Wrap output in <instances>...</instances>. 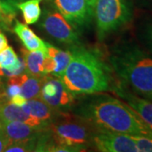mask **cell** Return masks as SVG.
Listing matches in <instances>:
<instances>
[{
    "instance_id": "obj_1",
    "label": "cell",
    "mask_w": 152,
    "mask_h": 152,
    "mask_svg": "<svg viewBox=\"0 0 152 152\" xmlns=\"http://www.w3.org/2000/svg\"><path fill=\"white\" fill-rule=\"evenodd\" d=\"M75 115L96 129L152 137V130L135 112L112 96H99L85 101L76 107Z\"/></svg>"
},
{
    "instance_id": "obj_2",
    "label": "cell",
    "mask_w": 152,
    "mask_h": 152,
    "mask_svg": "<svg viewBox=\"0 0 152 152\" xmlns=\"http://www.w3.org/2000/svg\"><path fill=\"white\" fill-rule=\"evenodd\" d=\"M71 53L70 62L59 78L71 92L96 94L111 90L110 70L97 54L83 48Z\"/></svg>"
},
{
    "instance_id": "obj_3",
    "label": "cell",
    "mask_w": 152,
    "mask_h": 152,
    "mask_svg": "<svg viewBox=\"0 0 152 152\" xmlns=\"http://www.w3.org/2000/svg\"><path fill=\"white\" fill-rule=\"evenodd\" d=\"M113 69L134 92L152 101V57L137 46L117 49L110 58Z\"/></svg>"
},
{
    "instance_id": "obj_4",
    "label": "cell",
    "mask_w": 152,
    "mask_h": 152,
    "mask_svg": "<svg viewBox=\"0 0 152 152\" xmlns=\"http://www.w3.org/2000/svg\"><path fill=\"white\" fill-rule=\"evenodd\" d=\"M46 129L52 146L60 145L72 151H80L91 144L96 129L76 115L59 112Z\"/></svg>"
},
{
    "instance_id": "obj_5",
    "label": "cell",
    "mask_w": 152,
    "mask_h": 152,
    "mask_svg": "<svg viewBox=\"0 0 152 152\" xmlns=\"http://www.w3.org/2000/svg\"><path fill=\"white\" fill-rule=\"evenodd\" d=\"M131 15L127 0H95L94 17L100 39L125 26Z\"/></svg>"
},
{
    "instance_id": "obj_6",
    "label": "cell",
    "mask_w": 152,
    "mask_h": 152,
    "mask_svg": "<svg viewBox=\"0 0 152 152\" xmlns=\"http://www.w3.org/2000/svg\"><path fill=\"white\" fill-rule=\"evenodd\" d=\"M53 3L75 29L86 27L92 21L95 0H53Z\"/></svg>"
},
{
    "instance_id": "obj_7",
    "label": "cell",
    "mask_w": 152,
    "mask_h": 152,
    "mask_svg": "<svg viewBox=\"0 0 152 152\" xmlns=\"http://www.w3.org/2000/svg\"><path fill=\"white\" fill-rule=\"evenodd\" d=\"M41 26L51 37L62 43L75 45L79 42L76 29L58 10L44 11Z\"/></svg>"
},
{
    "instance_id": "obj_8",
    "label": "cell",
    "mask_w": 152,
    "mask_h": 152,
    "mask_svg": "<svg viewBox=\"0 0 152 152\" xmlns=\"http://www.w3.org/2000/svg\"><path fill=\"white\" fill-rule=\"evenodd\" d=\"M91 145L98 151L139 152L129 134L105 129H95Z\"/></svg>"
},
{
    "instance_id": "obj_9",
    "label": "cell",
    "mask_w": 152,
    "mask_h": 152,
    "mask_svg": "<svg viewBox=\"0 0 152 152\" xmlns=\"http://www.w3.org/2000/svg\"><path fill=\"white\" fill-rule=\"evenodd\" d=\"M113 88V92L122 98L152 130V101L136 96L123 86H116Z\"/></svg>"
},
{
    "instance_id": "obj_10",
    "label": "cell",
    "mask_w": 152,
    "mask_h": 152,
    "mask_svg": "<svg viewBox=\"0 0 152 152\" xmlns=\"http://www.w3.org/2000/svg\"><path fill=\"white\" fill-rule=\"evenodd\" d=\"M1 131L10 141H20L39 136L47 126H31L23 122H1Z\"/></svg>"
},
{
    "instance_id": "obj_11",
    "label": "cell",
    "mask_w": 152,
    "mask_h": 152,
    "mask_svg": "<svg viewBox=\"0 0 152 152\" xmlns=\"http://www.w3.org/2000/svg\"><path fill=\"white\" fill-rule=\"evenodd\" d=\"M0 121L1 122H23L31 126H48L40 120L26 113L21 107L12 103L4 97L0 99Z\"/></svg>"
},
{
    "instance_id": "obj_12",
    "label": "cell",
    "mask_w": 152,
    "mask_h": 152,
    "mask_svg": "<svg viewBox=\"0 0 152 152\" xmlns=\"http://www.w3.org/2000/svg\"><path fill=\"white\" fill-rule=\"evenodd\" d=\"M26 72L23 58H20L11 47L0 51V76L12 77Z\"/></svg>"
},
{
    "instance_id": "obj_13",
    "label": "cell",
    "mask_w": 152,
    "mask_h": 152,
    "mask_svg": "<svg viewBox=\"0 0 152 152\" xmlns=\"http://www.w3.org/2000/svg\"><path fill=\"white\" fill-rule=\"evenodd\" d=\"M74 95L75 94L71 92L58 78L54 93L51 96H47L42 99L55 110L58 112H64L65 109L70 108L75 102Z\"/></svg>"
},
{
    "instance_id": "obj_14",
    "label": "cell",
    "mask_w": 152,
    "mask_h": 152,
    "mask_svg": "<svg viewBox=\"0 0 152 152\" xmlns=\"http://www.w3.org/2000/svg\"><path fill=\"white\" fill-rule=\"evenodd\" d=\"M21 53L26 65V73L37 77L46 75L44 74V61L47 56V51H29L26 48H22Z\"/></svg>"
},
{
    "instance_id": "obj_15",
    "label": "cell",
    "mask_w": 152,
    "mask_h": 152,
    "mask_svg": "<svg viewBox=\"0 0 152 152\" xmlns=\"http://www.w3.org/2000/svg\"><path fill=\"white\" fill-rule=\"evenodd\" d=\"M14 31L22 42L24 47L29 51L45 50L47 51V43L37 37L28 26L15 20Z\"/></svg>"
},
{
    "instance_id": "obj_16",
    "label": "cell",
    "mask_w": 152,
    "mask_h": 152,
    "mask_svg": "<svg viewBox=\"0 0 152 152\" xmlns=\"http://www.w3.org/2000/svg\"><path fill=\"white\" fill-rule=\"evenodd\" d=\"M26 103L30 114L45 125H48L59 113L46 103L41 97L29 99L26 101Z\"/></svg>"
},
{
    "instance_id": "obj_17",
    "label": "cell",
    "mask_w": 152,
    "mask_h": 152,
    "mask_svg": "<svg viewBox=\"0 0 152 152\" xmlns=\"http://www.w3.org/2000/svg\"><path fill=\"white\" fill-rule=\"evenodd\" d=\"M20 78L21 95L24 97L26 100H29V99L40 96L43 76L42 77L32 76L25 72L20 75Z\"/></svg>"
},
{
    "instance_id": "obj_18",
    "label": "cell",
    "mask_w": 152,
    "mask_h": 152,
    "mask_svg": "<svg viewBox=\"0 0 152 152\" xmlns=\"http://www.w3.org/2000/svg\"><path fill=\"white\" fill-rule=\"evenodd\" d=\"M42 1V0H25L16 4V8L22 12L26 25L35 24L40 20L42 15L40 4Z\"/></svg>"
},
{
    "instance_id": "obj_19",
    "label": "cell",
    "mask_w": 152,
    "mask_h": 152,
    "mask_svg": "<svg viewBox=\"0 0 152 152\" xmlns=\"http://www.w3.org/2000/svg\"><path fill=\"white\" fill-rule=\"evenodd\" d=\"M47 54L53 58L57 63V68L54 72L51 75L60 78V76L64 72L67 66L70 62L72 58L71 51H64L55 48L51 44L47 43Z\"/></svg>"
},
{
    "instance_id": "obj_20",
    "label": "cell",
    "mask_w": 152,
    "mask_h": 152,
    "mask_svg": "<svg viewBox=\"0 0 152 152\" xmlns=\"http://www.w3.org/2000/svg\"><path fill=\"white\" fill-rule=\"evenodd\" d=\"M16 6L8 0H0V28L9 29L16 15Z\"/></svg>"
},
{
    "instance_id": "obj_21",
    "label": "cell",
    "mask_w": 152,
    "mask_h": 152,
    "mask_svg": "<svg viewBox=\"0 0 152 152\" xmlns=\"http://www.w3.org/2000/svg\"><path fill=\"white\" fill-rule=\"evenodd\" d=\"M134 140L139 152H152V137L130 135Z\"/></svg>"
},
{
    "instance_id": "obj_22",
    "label": "cell",
    "mask_w": 152,
    "mask_h": 152,
    "mask_svg": "<svg viewBox=\"0 0 152 152\" xmlns=\"http://www.w3.org/2000/svg\"><path fill=\"white\" fill-rule=\"evenodd\" d=\"M145 39L150 50L152 52V20L145 28Z\"/></svg>"
},
{
    "instance_id": "obj_23",
    "label": "cell",
    "mask_w": 152,
    "mask_h": 152,
    "mask_svg": "<svg viewBox=\"0 0 152 152\" xmlns=\"http://www.w3.org/2000/svg\"><path fill=\"white\" fill-rule=\"evenodd\" d=\"M10 140L0 130V152L4 151L7 146L10 145Z\"/></svg>"
},
{
    "instance_id": "obj_24",
    "label": "cell",
    "mask_w": 152,
    "mask_h": 152,
    "mask_svg": "<svg viewBox=\"0 0 152 152\" xmlns=\"http://www.w3.org/2000/svg\"><path fill=\"white\" fill-rule=\"evenodd\" d=\"M8 46H9L8 45V39L4 33L0 31V51L6 48Z\"/></svg>"
},
{
    "instance_id": "obj_25",
    "label": "cell",
    "mask_w": 152,
    "mask_h": 152,
    "mask_svg": "<svg viewBox=\"0 0 152 152\" xmlns=\"http://www.w3.org/2000/svg\"><path fill=\"white\" fill-rule=\"evenodd\" d=\"M8 1H10V3L14 4L16 6V4L20 3V2H22V1H25V0H8Z\"/></svg>"
},
{
    "instance_id": "obj_26",
    "label": "cell",
    "mask_w": 152,
    "mask_h": 152,
    "mask_svg": "<svg viewBox=\"0 0 152 152\" xmlns=\"http://www.w3.org/2000/svg\"><path fill=\"white\" fill-rule=\"evenodd\" d=\"M4 91V86L3 82L1 81V80H0V94L3 92Z\"/></svg>"
},
{
    "instance_id": "obj_27",
    "label": "cell",
    "mask_w": 152,
    "mask_h": 152,
    "mask_svg": "<svg viewBox=\"0 0 152 152\" xmlns=\"http://www.w3.org/2000/svg\"><path fill=\"white\" fill-rule=\"evenodd\" d=\"M1 125H2V123H1V121H0V130H1Z\"/></svg>"
}]
</instances>
